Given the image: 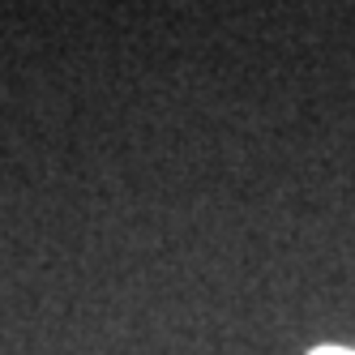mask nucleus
<instances>
[{
    "mask_svg": "<svg viewBox=\"0 0 355 355\" xmlns=\"http://www.w3.org/2000/svg\"><path fill=\"white\" fill-rule=\"evenodd\" d=\"M309 355H355L351 347H313Z\"/></svg>",
    "mask_w": 355,
    "mask_h": 355,
    "instance_id": "nucleus-1",
    "label": "nucleus"
}]
</instances>
